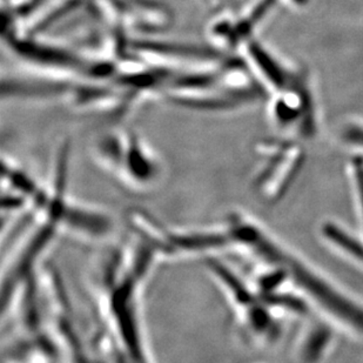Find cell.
Here are the masks:
<instances>
[{"mask_svg": "<svg viewBox=\"0 0 363 363\" xmlns=\"http://www.w3.org/2000/svg\"><path fill=\"white\" fill-rule=\"evenodd\" d=\"M144 280L130 271L125 255H117L104 282L107 318L116 340L126 355L137 361L147 360L140 312V287Z\"/></svg>", "mask_w": 363, "mask_h": 363, "instance_id": "1", "label": "cell"}, {"mask_svg": "<svg viewBox=\"0 0 363 363\" xmlns=\"http://www.w3.org/2000/svg\"><path fill=\"white\" fill-rule=\"evenodd\" d=\"M266 162L257 175V185L269 200L279 199L301 169L305 155L293 141H277L262 148Z\"/></svg>", "mask_w": 363, "mask_h": 363, "instance_id": "3", "label": "cell"}, {"mask_svg": "<svg viewBox=\"0 0 363 363\" xmlns=\"http://www.w3.org/2000/svg\"><path fill=\"white\" fill-rule=\"evenodd\" d=\"M59 227L78 237L105 239L114 230V221L107 213L62 196L58 203Z\"/></svg>", "mask_w": 363, "mask_h": 363, "instance_id": "4", "label": "cell"}, {"mask_svg": "<svg viewBox=\"0 0 363 363\" xmlns=\"http://www.w3.org/2000/svg\"><path fill=\"white\" fill-rule=\"evenodd\" d=\"M162 164L151 148L133 132L126 133L119 178L135 189H148L159 182Z\"/></svg>", "mask_w": 363, "mask_h": 363, "instance_id": "5", "label": "cell"}, {"mask_svg": "<svg viewBox=\"0 0 363 363\" xmlns=\"http://www.w3.org/2000/svg\"><path fill=\"white\" fill-rule=\"evenodd\" d=\"M350 184L353 189L357 214L361 221L362 235L355 237L335 223H327L323 226V235L333 248L350 257V260L363 267V160L355 158L350 162Z\"/></svg>", "mask_w": 363, "mask_h": 363, "instance_id": "6", "label": "cell"}, {"mask_svg": "<svg viewBox=\"0 0 363 363\" xmlns=\"http://www.w3.org/2000/svg\"><path fill=\"white\" fill-rule=\"evenodd\" d=\"M343 140L350 146L363 150V123H350L343 130Z\"/></svg>", "mask_w": 363, "mask_h": 363, "instance_id": "7", "label": "cell"}, {"mask_svg": "<svg viewBox=\"0 0 363 363\" xmlns=\"http://www.w3.org/2000/svg\"><path fill=\"white\" fill-rule=\"evenodd\" d=\"M205 267L228 298L243 332L257 342H275L280 336V327L273 309L253 284L245 281L228 266L211 255L206 257Z\"/></svg>", "mask_w": 363, "mask_h": 363, "instance_id": "2", "label": "cell"}]
</instances>
